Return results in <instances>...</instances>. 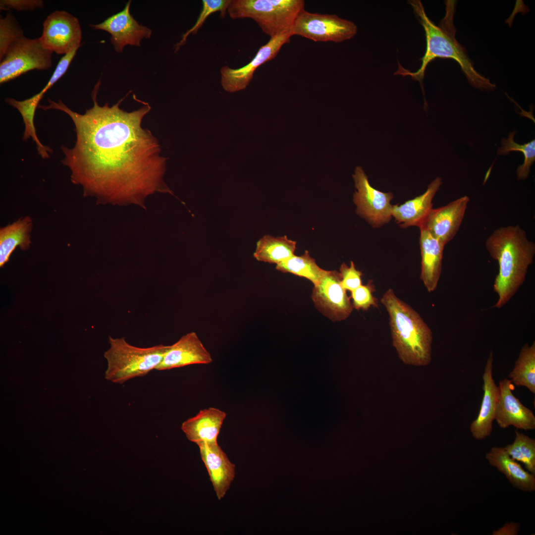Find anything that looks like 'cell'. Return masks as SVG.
Masks as SVG:
<instances>
[{
  "label": "cell",
  "instance_id": "obj_1",
  "mask_svg": "<svg viewBox=\"0 0 535 535\" xmlns=\"http://www.w3.org/2000/svg\"><path fill=\"white\" fill-rule=\"evenodd\" d=\"M100 85L99 81L92 93L93 107L84 114L60 100L49 98L48 105L40 106L64 112L74 124V147L61 146V162L70 169L71 181L82 186L85 195L101 203L143 205L145 198L156 192L173 194L163 180L166 158L157 138L142 125L150 105L127 112L119 107L123 98L111 107L100 106Z\"/></svg>",
  "mask_w": 535,
  "mask_h": 535
},
{
  "label": "cell",
  "instance_id": "obj_2",
  "mask_svg": "<svg viewBox=\"0 0 535 535\" xmlns=\"http://www.w3.org/2000/svg\"><path fill=\"white\" fill-rule=\"evenodd\" d=\"M409 3L425 32L426 50L420 59L421 66L416 72L405 69L398 62V68L394 75L410 76L423 87L426 69L429 63L436 58H452L459 63L471 85L481 90H494L495 85L475 69L465 50L455 39L456 30L453 22V2L447 1L446 14L439 26L435 25L428 17L420 0H409Z\"/></svg>",
  "mask_w": 535,
  "mask_h": 535
},
{
  "label": "cell",
  "instance_id": "obj_3",
  "mask_svg": "<svg viewBox=\"0 0 535 535\" xmlns=\"http://www.w3.org/2000/svg\"><path fill=\"white\" fill-rule=\"evenodd\" d=\"M485 247L491 257L498 262L499 271L493 287L498 297L493 307L499 309L525 281L535 255V244L528 239L520 225H508L495 230L486 240Z\"/></svg>",
  "mask_w": 535,
  "mask_h": 535
},
{
  "label": "cell",
  "instance_id": "obj_4",
  "mask_svg": "<svg viewBox=\"0 0 535 535\" xmlns=\"http://www.w3.org/2000/svg\"><path fill=\"white\" fill-rule=\"evenodd\" d=\"M389 315L393 346L405 364L425 366L431 360V330L420 315L391 288L380 299Z\"/></svg>",
  "mask_w": 535,
  "mask_h": 535
},
{
  "label": "cell",
  "instance_id": "obj_5",
  "mask_svg": "<svg viewBox=\"0 0 535 535\" xmlns=\"http://www.w3.org/2000/svg\"><path fill=\"white\" fill-rule=\"evenodd\" d=\"M109 343L110 347L104 354L107 362L105 378L118 384L156 370L169 346L160 344L139 347L130 344L124 337L111 336Z\"/></svg>",
  "mask_w": 535,
  "mask_h": 535
},
{
  "label": "cell",
  "instance_id": "obj_6",
  "mask_svg": "<svg viewBox=\"0 0 535 535\" xmlns=\"http://www.w3.org/2000/svg\"><path fill=\"white\" fill-rule=\"evenodd\" d=\"M303 0H230L227 13L233 19L251 18L270 38L291 32Z\"/></svg>",
  "mask_w": 535,
  "mask_h": 535
},
{
  "label": "cell",
  "instance_id": "obj_7",
  "mask_svg": "<svg viewBox=\"0 0 535 535\" xmlns=\"http://www.w3.org/2000/svg\"><path fill=\"white\" fill-rule=\"evenodd\" d=\"M52 53L43 46L39 38L23 36L18 39L0 60V84L32 70L49 69L52 65Z\"/></svg>",
  "mask_w": 535,
  "mask_h": 535
},
{
  "label": "cell",
  "instance_id": "obj_8",
  "mask_svg": "<svg viewBox=\"0 0 535 535\" xmlns=\"http://www.w3.org/2000/svg\"><path fill=\"white\" fill-rule=\"evenodd\" d=\"M357 29L354 22L336 14L312 13L304 9L298 15L291 32L293 36L314 42L340 43L353 38Z\"/></svg>",
  "mask_w": 535,
  "mask_h": 535
},
{
  "label": "cell",
  "instance_id": "obj_9",
  "mask_svg": "<svg viewBox=\"0 0 535 535\" xmlns=\"http://www.w3.org/2000/svg\"><path fill=\"white\" fill-rule=\"evenodd\" d=\"M39 38L47 50L58 54H68L81 46L82 30L77 18L64 10H55L43 22Z\"/></svg>",
  "mask_w": 535,
  "mask_h": 535
},
{
  "label": "cell",
  "instance_id": "obj_10",
  "mask_svg": "<svg viewBox=\"0 0 535 535\" xmlns=\"http://www.w3.org/2000/svg\"><path fill=\"white\" fill-rule=\"evenodd\" d=\"M357 191L353 201L357 206V213L371 224L378 226L388 222L392 216L393 205L390 201L392 193H384L373 188L363 168L356 167L353 175Z\"/></svg>",
  "mask_w": 535,
  "mask_h": 535
},
{
  "label": "cell",
  "instance_id": "obj_11",
  "mask_svg": "<svg viewBox=\"0 0 535 535\" xmlns=\"http://www.w3.org/2000/svg\"><path fill=\"white\" fill-rule=\"evenodd\" d=\"M312 298L316 308L333 321L346 319L353 309L340 273L336 270H325L314 285Z\"/></svg>",
  "mask_w": 535,
  "mask_h": 535
},
{
  "label": "cell",
  "instance_id": "obj_12",
  "mask_svg": "<svg viewBox=\"0 0 535 535\" xmlns=\"http://www.w3.org/2000/svg\"><path fill=\"white\" fill-rule=\"evenodd\" d=\"M291 32H286L270 38L261 46L254 57L246 65L237 69L227 65L220 70V83L227 92L232 93L245 89L252 80L256 70L263 64L273 59L282 47L290 42Z\"/></svg>",
  "mask_w": 535,
  "mask_h": 535
},
{
  "label": "cell",
  "instance_id": "obj_13",
  "mask_svg": "<svg viewBox=\"0 0 535 535\" xmlns=\"http://www.w3.org/2000/svg\"><path fill=\"white\" fill-rule=\"evenodd\" d=\"M131 1L126 3L122 11L103 22L90 25L95 30H102L110 34L111 43L115 51L120 53L126 45L140 46L141 41L143 38H150L152 34L150 29L140 25L130 14Z\"/></svg>",
  "mask_w": 535,
  "mask_h": 535
},
{
  "label": "cell",
  "instance_id": "obj_14",
  "mask_svg": "<svg viewBox=\"0 0 535 535\" xmlns=\"http://www.w3.org/2000/svg\"><path fill=\"white\" fill-rule=\"evenodd\" d=\"M513 387L512 382L508 378H505L499 381L495 420L502 428L513 426L517 429H535V416L533 412L523 405L513 394Z\"/></svg>",
  "mask_w": 535,
  "mask_h": 535
},
{
  "label": "cell",
  "instance_id": "obj_15",
  "mask_svg": "<svg viewBox=\"0 0 535 535\" xmlns=\"http://www.w3.org/2000/svg\"><path fill=\"white\" fill-rule=\"evenodd\" d=\"M469 201V197L464 196L444 206L432 209L419 227L425 228L445 245L458 231Z\"/></svg>",
  "mask_w": 535,
  "mask_h": 535
},
{
  "label": "cell",
  "instance_id": "obj_16",
  "mask_svg": "<svg viewBox=\"0 0 535 535\" xmlns=\"http://www.w3.org/2000/svg\"><path fill=\"white\" fill-rule=\"evenodd\" d=\"M213 362L197 334L191 332L169 345L156 370L164 371L195 364H208Z\"/></svg>",
  "mask_w": 535,
  "mask_h": 535
},
{
  "label": "cell",
  "instance_id": "obj_17",
  "mask_svg": "<svg viewBox=\"0 0 535 535\" xmlns=\"http://www.w3.org/2000/svg\"><path fill=\"white\" fill-rule=\"evenodd\" d=\"M78 49L73 50L61 58L46 85L38 94L23 101H17L11 98L5 99V103L16 108L22 115L25 125L22 139L27 141L31 138L36 143L38 149H43L44 145L38 139L36 134L34 125L36 110L44 94L65 73Z\"/></svg>",
  "mask_w": 535,
  "mask_h": 535
},
{
  "label": "cell",
  "instance_id": "obj_18",
  "mask_svg": "<svg viewBox=\"0 0 535 535\" xmlns=\"http://www.w3.org/2000/svg\"><path fill=\"white\" fill-rule=\"evenodd\" d=\"M493 355L490 352L482 375L483 394L479 414L472 422L470 430L473 437L481 440L489 436L492 430L498 401V388L493 378Z\"/></svg>",
  "mask_w": 535,
  "mask_h": 535
},
{
  "label": "cell",
  "instance_id": "obj_19",
  "mask_svg": "<svg viewBox=\"0 0 535 535\" xmlns=\"http://www.w3.org/2000/svg\"><path fill=\"white\" fill-rule=\"evenodd\" d=\"M197 445L214 489L220 500L234 479L235 466L229 461L217 442L201 443Z\"/></svg>",
  "mask_w": 535,
  "mask_h": 535
},
{
  "label": "cell",
  "instance_id": "obj_20",
  "mask_svg": "<svg viewBox=\"0 0 535 535\" xmlns=\"http://www.w3.org/2000/svg\"><path fill=\"white\" fill-rule=\"evenodd\" d=\"M226 416V413L219 409L214 407L204 409L184 421L181 428L188 439L197 445L201 443H216Z\"/></svg>",
  "mask_w": 535,
  "mask_h": 535
},
{
  "label": "cell",
  "instance_id": "obj_21",
  "mask_svg": "<svg viewBox=\"0 0 535 535\" xmlns=\"http://www.w3.org/2000/svg\"><path fill=\"white\" fill-rule=\"evenodd\" d=\"M420 278L428 292L435 290L440 277L444 245L420 227Z\"/></svg>",
  "mask_w": 535,
  "mask_h": 535
},
{
  "label": "cell",
  "instance_id": "obj_22",
  "mask_svg": "<svg viewBox=\"0 0 535 535\" xmlns=\"http://www.w3.org/2000/svg\"><path fill=\"white\" fill-rule=\"evenodd\" d=\"M442 184V179L436 177L423 194L400 205H393L392 216L401 227H419L432 209V201Z\"/></svg>",
  "mask_w": 535,
  "mask_h": 535
},
{
  "label": "cell",
  "instance_id": "obj_23",
  "mask_svg": "<svg viewBox=\"0 0 535 535\" xmlns=\"http://www.w3.org/2000/svg\"><path fill=\"white\" fill-rule=\"evenodd\" d=\"M489 464L502 473L515 488L532 492L535 491V474L524 469L512 459L504 447H493L485 454Z\"/></svg>",
  "mask_w": 535,
  "mask_h": 535
},
{
  "label": "cell",
  "instance_id": "obj_24",
  "mask_svg": "<svg viewBox=\"0 0 535 535\" xmlns=\"http://www.w3.org/2000/svg\"><path fill=\"white\" fill-rule=\"evenodd\" d=\"M32 227L31 219L27 216L20 218L12 224L0 228V267L8 261L11 254L16 247L19 246L22 250L29 249Z\"/></svg>",
  "mask_w": 535,
  "mask_h": 535
},
{
  "label": "cell",
  "instance_id": "obj_25",
  "mask_svg": "<svg viewBox=\"0 0 535 535\" xmlns=\"http://www.w3.org/2000/svg\"><path fill=\"white\" fill-rule=\"evenodd\" d=\"M296 246V242L286 236L266 235L257 242L253 255L259 261L277 265L294 255Z\"/></svg>",
  "mask_w": 535,
  "mask_h": 535
},
{
  "label": "cell",
  "instance_id": "obj_26",
  "mask_svg": "<svg viewBox=\"0 0 535 535\" xmlns=\"http://www.w3.org/2000/svg\"><path fill=\"white\" fill-rule=\"evenodd\" d=\"M512 383L524 386L535 393V342L525 344L521 349L513 370L509 374Z\"/></svg>",
  "mask_w": 535,
  "mask_h": 535
},
{
  "label": "cell",
  "instance_id": "obj_27",
  "mask_svg": "<svg viewBox=\"0 0 535 535\" xmlns=\"http://www.w3.org/2000/svg\"><path fill=\"white\" fill-rule=\"evenodd\" d=\"M276 269L284 273H290L306 278L314 285L318 283L325 271L318 266L308 251L301 256L294 255L277 264Z\"/></svg>",
  "mask_w": 535,
  "mask_h": 535
},
{
  "label": "cell",
  "instance_id": "obj_28",
  "mask_svg": "<svg viewBox=\"0 0 535 535\" xmlns=\"http://www.w3.org/2000/svg\"><path fill=\"white\" fill-rule=\"evenodd\" d=\"M510 457L522 463L525 469L535 474V439L515 430L513 442L504 447Z\"/></svg>",
  "mask_w": 535,
  "mask_h": 535
},
{
  "label": "cell",
  "instance_id": "obj_29",
  "mask_svg": "<svg viewBox=\"0 0 535 535\" xmlns=\"http://www.w3.org/2000/svg\"><path fill=\"white\" fill-rule=\"evenodd\" d=\"M515 131L510 132L507 138H503L501 142V147L498 148L497 154L506 155L512 151H520L524 155V162L517 169L518 180L526 179L530 173L531 165L535 161V140H533L527 143L521 145L514 141Z\"/></svg>",
  "mask_w": 535,
  "mask_h": 535
},
{
  "label": "cell",
  "instance_id": "obj_30",
  "mask_svg": "<svg viewBox=\"0 0 535 535\" xmlns=\"http://www.w3.org/2000/svg\"><path fill=\"white\" fill-rule=\"evenodd\" d=\"M230 1V0H203L202 1V9L195 24L183 35L180 41L175 45V50L178 51L181 46L186 43L187 38L190 34H196L207 18L212 14L216 12H219L220 17L224 18L226 13H227V11Z\"/></svg>",
  "mask_w": 535,
  "mask_h": 535
},
{
  "label": "cell",
  "instance_id": "obj_31",
  "mask_svg": "<svg viewBox=\"0 0 535 535\" xmlns=\"http://www.w3.org/2000/svg\"><path fill=\"white\" fill-rule=\"evenodd\" d=\"M24 36V32L15 16L8 12L0 18V60L9 46L18 39Z\"/></svg>",
  "mask_w": 535,
  "mask_h": 535
},
{
  "label": "cell",
  "instance_id": "obj_32",
  "mask_svg": "<svg viewBox=\"0 0 535 535\" xmlns=\"http://www.w3.org/2000/svg\"><path fill=\"white\" fill-rule=\"evenodd\" d=\"M375 291V289L372 280H369L366 285L362 284L351 291L350 298L352 299L353 309L366 311L372 306L378 308V299L373 294Z\"/></svg>",
  "mask_w": 535,
  "mask_h": 535
},
{
  "label": "cell",
  "instance_id": "obj_33",
  "mask_svg": "<svg viewBox=\"0 0 535 535\" xmlns=\"http://www.w3.org/2000/svg\"><path fill=\"white\" fill-rule=\"evenodd\" d=\"M339 270L341 283L346 290L351 292L362 284L361 277L363 273L356 269L353 262H351L350 267L343 263Z\"/></svg>",
  "mask_w": 535,
  "mask_h": 535
},
{
  "label": "cell",
  "instance_id": "obj_34",
  "mask_svg": "<svg viewBox=\"0 0 535 535\" xmlns=\"http://www.w3.org/2000/svg\"><path fill=\"white\" fill-rule=\"evenodd\" d=\"M44 7L42 0H0L1 10L14 9L18 11H33Z\"/></svg>",
  "mask_w": 535,
  "mask_h": 535
},
{
  "label": "cell",
  "instance_id": "obj_35",
  "mask_svg": "<svg viewBox=\"0 0 535 535\" xmlns=\"http://www.w3.org/2000/svg\"><path fill=\"white\" fill-rule=\"evenodd\" d=\"M520 525L519 523L510 522L505 524L497 530L493 531V535H516L519 530Z\"/></svg>",
  "mask_w": 535,
  "mask_h": 535
}]
</instances>
